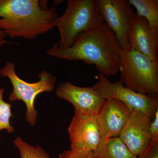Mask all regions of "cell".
<instances>
[{
    "label": "cell",
    "mask_w": 158,
    "mask_h": 158,
    "mask_svg": "<svg viewBox=\"0 0 158 158\" xmlns=\"http://www.w3.org/2000/svg\"><path fill=\"white\" fill-rule=\"evenodd\" d=\"M94 158H137L118 137L102 140L94 152Z\"/></svg>",
    "instance_id": "13"
},
{
    "label": "cell",
    "mask_w": 158,
    "mask_h": 158,
    "mask_svg": "<svg viewBox=\"0 0 158 158\" xmlns=\"http://www.w3.org/2000/svg\"><path fill=\"white\" fill-rule=\"evenodd\" d=\"M128 2L135 7L138 16L144 18L150 27L158 33V0H128Z\"/></svg>",
    "instance_id": "14"
},
{
    "label": "cell",
    "mask_w": 158,
    "mask_h": 158,
    "mask_svg": "<svg viewBox=\"0 0 158 158\" xmlns=\"http://www.w3.org/2000/svg\"><path fill=\"white\" fill-rule=\"evenodd\" d=\"M93 88L105 99L112 98L120 101L131 112H141L151 120L158 109V95L143 94L130 90L125 87L121 78L118 81L112 83L107 77L99 73L98 81L93 85Z\"/></svg>",
    "instance_id": "6"
},
{
    "label": "cell",
    "mask_w": 158,
    "mask_h": 158,
    "mask_svg": "<svg viewBox=\"0 0 158 158\" xmlns=\"http://www.w3.org/2000/svg\"><path fill=\"white\" fill-rule=\"evenodd\" d=\"M121 49L115 34L101 20L70 47L59 48L55 43L46 54L56 59L82 61L95 65L100 74L107 77L116 76L119 72Z\"/></svg>",
    "instance_id": "1"
},
{
    "label": "cell",
    "mask_w": 158,
    "mask_h": 158,
    "mask_svg": "<svg viewBox=\"0 0 158 158\" xmlns=\"http://www.w3.org/2000/svg\"><path fill=\"white\" fill-rule=\"evenodd\" d=\"M6 37L7 36L4 32L2 30H0V47L3 46V45L8 43L6 40Z\"/></svg>",
    "instance_id": "20"
},
{
    "label": "cell",
    "mask_w": 158,
    "mask_h": 158,
    "mask_svg": "<svg viewBox=\"0 0 158 158\" xmlns=\"http://www.w3.org/2000/svg\"><path fill=\"white\" fill-rule=\"evenodd\" d=\"M4 92V88H0V131L6 130L8 133L11 134L15 131L14 127L10 123V119L12 116L11 105L3 100Z\"/></svg>",
    "instance_id": "16"
},
{
    "label": "cell",
    "mask_w": 158,
    "mask_h": 158,
    "mask_svg": "<svg viewBox=\"0 0 158 158\" xmlns=\"http://www.w3.org/2000/svg\"><path fill=\"white\" fill-rule=\"evenodd\" d=\"M14 144L18 149L21 158H51L49 153L42 147L31 145L19 136L15 139Z\"/></svg>",
    "instance_id": "15"
},
{
    "label": "cell",
    "mask_w": 158,
    "mask_h": 158,
    "mask_svg": "<svg viewBox=\"0 0 158 158\" xmlns=\"http://www.w3.org/2000/svg\"><path fill=\"white\" fill-rule=\"evenodd\" d=\"M137 158H158V142L151 141L148 147Z\"/></svg>",
    "instance_id": "18"
},
{
    "label": "cell",
    "mask_w": 158,
    "mask_h": 158,
    "mask_svg": "<svg viewBox=\"0 0 158 158\" xmlns=\"http://www.w3.org/2000/svg\"><path fill=\"white\" fill-rule=\"evenodd\" d=\"M48 1L0 0V30L11 39H36L54 27L59 17L55 7Z\"/></svg>",
    "instance_id": "2"
},
{
    "label": "cell",
    "mask_w": 158,
    "mask_h": 158,
    "mask_svg": "<svg viewBox=\"0 0 158 158\" xmlns=\"http://www.w3.org/2000/svg\"><path fill=\"white\" fill-rule=\"evenodd\" d=\"M151 119L144 113L133 111L119 138L133 154L138 156L149 146L151 141Z\"/></svg>",
    "instance_id": "10"
},
{
    "label": "cell",
    "mask_w": 158,
    "mask_h": 158,
    "mask_svg": "<svg viewBox=\"0 0 158 158\" xmlns=\"http://www.w3.org/2000/svg\"><path fill=\"white\" fill-rule=\"evenodd\" d=\"M59 158H94V155L93 151L70 148L59 154Z\"/></svg>",
    "instance_id": "17"
},
{
    "label": "cell",
    "mask_w": 158,
    "mask_h": 158,
    "mask_svg": "<svg viewBox=\"0 0 158 158\" xmlns=\"http://www.w3.org/2000/svg\"><path fill=\"white\" fill-rule=\"evenodd\" d=\"M0 75L9 79L13 86V90L9 96L11 102L22 101L27 108L26 118L29 124L34 126L37 123L38 112L34 107V101L37 95L42 92L53 90L57 82L56 77L46 70L38 74V81L28 83L20 78L15 71V65L13 62H6L0 69Z\"/></svg>",
    "instance_id": "5"
},
{
    "label": "cell",
    "mask_w": 158,
    "mask_h": 158,
    "mask_svg": "<svg viewBox=\"0 0 158 158\" xmlns=\"http://www.w3.org/2000/svg\"><path fill=\"white\" fill-rule=\"evenodd\" d=\"M68 132L71 149L94 152L101 141L96 117H85L75 114Z\"/></svg>",
    "instance_id": "12"
},
{
    "label": "cell",
    "mask_w": 158,
    "mask_h": 158,
    "mask_svg": "<svg viewBox=\"0 0 158 158\" xmlns=\"http://www.w3.org/2000/svg\"><path fill=\"white\" fill-rule=\"evenodd\" d=\"M119 66L125 87L137 93L158 95V61L132 49L121 48Z\"/></svg>",
    "instance_id": "4"
},
{
    "label": "cell",
    "mask_w": 158,
    "mask_h": 158,
    "mask_svg": "<svg viewBox=\"0 0 158 158\" xmlns=\"http://www.w3.org/2000/svg\"><path fill=\"white\" fill-rule=\"evenodd\" d=\"M56 94L73 105L75 114L85 117H96L106 101L93 87H79L69 81L59 83Z\"/></svg>",
    "instance_id": "8"
},
{
    "label": "cell",
    "mask_w": 158,
    "mask_h": 158,
    "mask_svg": "<svg viewBox=\"0 0 158 158\" xmlns=\"http://www.w3.org/2000/svg\"><path fill=\"white\" fill-rule=\"evenodd\" d=\"M101 20L95 0H68L65 12L54 23L60 35L56 44L59 48L70 47Z\"/></svg>",
    "instance_id": "3"
},
{
    "label": "cell",
    "mask_w": 158,
    "mask_h": 158,
    "mask_svg": "<svg viewBox=\"0 0 158 158\" xmlns=\"http://www.w3.org/2000/svg\"><path fill=\"white\" fill-rule=\"evenodd\" d=\"M151 142H158V109L156 111L150 124Z\"/></svg>",
    "instance_id": "19"
},
{
    "label": "cell",
    "mask_w": 158,
    "mask_h": 158,
    "mask_svg": "<svg viewBox=\"0 0 158 158\" xmlns=\"http://www.w3.org/2000/svg\"><path fill=\"white\" fill-rule=\"evenodd\" d=\"M129 48L158 61V33L150 27L144 18L135 13L127 34Z\"/></svg>",
    "instance_id": "11"
},
{
    "label": "cell",
    "mask_w": 158,
    "mask_h": 158,
    "mask_svg": "<svg viewBox=\"0 0 158 158\" xmlns=\"http://www.w3.org/2000/svg\"><path fill=\"white\" fill-rule=\"evenodd\" d=\"M99 15L122 49L129 48L127 34L135 12L126 0H95Z\"/></svg>",
    "instance_id": "7"
},
{
    "label": "cell",
    "mask_w": 158,
    "mask_h": 158,
    "mask_svg": "<svg viewBox=\"0 0 158 158\" xmlns=\"http://www.w3.org/2000/svg\"><path fill=\"white\" fill-rule=\"evenodd\" d=\"M131 111L123 103L112 98L106 99L96 116L101 141L118 137L129 118Z\"/></svg>",
    "instance_id": "9"
}]
</instances>
